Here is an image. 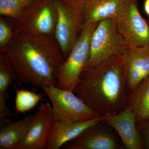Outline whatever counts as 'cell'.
Returning <instances> with one entry per match:
<instances>
[{
  "label": "cell",
  "instance_id": "13",
  "mask_svg": "<svg viewBox=\"0 0 149 149\" xmlns=\"http://www.w3.org/2000/svg\"><path fill=\"white\" fill-rule=\"evenodd\" d=\"M103 122L88 128L77 138L65 144L62 148L66 149L119 148L120 145L114 135L102 125Z\"/></svg>",
  "mask_w": 149,
  "mask_h": 149
},
{
  "label": "cell",
  "instance_id": "10",
  "mask_svg": "<svg viewBox=\"0 0 149 149\" xmlns=\"http://www.w3.org/2000/svg\"><path fill=\"white\" fill-rule=\"evenodd\" d=\"M104 123L116 131L126 148H143V144L137 128L136 118L128 108L116 114L105 116Z\"/></svg>",
  "mask_w": 149,
  "mask_h": 149
},
{
  "label": "cell",
  "instance_id": "2",
  "mask_svg": "<svg viewBox=\"0 0 149 149\" xmlns=\"http://www.w3.org/2000/svg\"><path fill=\"white\" fill-rule=\"evenodd\" d=\"M73 92L101 116L116 114L125 109L130 93L124 72L123 54L83 71Z\"/></svg>",
  "mask_w": 149,
  "mask_h": 149
},
{
  "label": "cell",
  "instance_id": "12",
  "mask_svg": "<svg viewBox=\"0 0 149 149\" xmlns=\"http://www.w3.org/2000/svg\"><path fill=\"white\" fill-rule=\"evenodd\" d=\"M123 57L124 72L131 93L149 75V46L128 48Z\"/></svg>",
  "mask_w": 149,
  "mask_h": 149
},
{
  "label": "cell",
  "instance_id": "5",
  "mask_svg": "<svg viewBox=\"0 0 149 149\" xmlns=\"http://www.w3.org/2000/svg\"><path fill=\"white\" fill-rule=\"evenodd\" d=\"M51 102L54 121H84L101 116L73 92L54 85L41 88Z\"/></svg>",
  "mask_w": 149,
  "mask_h": 149
},
{
  "label": "cell",
  "instance_id": "17",
  "mask_svg": "<svg viewBox=\"0 0 149 149\" xmlns=\"http://www.w3.org/2000/svg\"><path fill=\"white\" fill-rule=\"evenodd\" d=\"M17 76L8 59L2 54L0 58V119L9 118L13 114L7 106L9 97L8 88Z\"/></svg>",
  "mask_w": 149,
  "mask_h": 149
},
{
  "label": "cell",
  "instance_id": "15",
  "mask_svg": "<svg viewBox=\"0 0 149 149\" xmlns=\"http://www.w3.org/2000/svg\"><path fill=\"white\" fill-rule=\"evenodd\" d=\"M32 117L28 116L15 122L9 118L0 119V149H14L25 136Z\"/></svg>",
  "mask_w": 149,
  "mask_h": 149
},
{
  "label": "cell",
  "instance_id": "6",
  "mask_svg": "<svg viewBox=\"0 0 149 149\" xmlns=\"http://www.w3.org/2000/svg\"><path fill=\"white\" fill-rule=\"evenodd\" d=\"M115 19L128 48L149 46V24L140 13L137 0H124Z\"/></svg>",
  "mask_w": 149,
  "mask_h": 149
},
{
  "label": "cell",
  "instance_id": "22",
  "mask_svg": "<svg viewBox=\"0 0 149 149\" xmlns=\"http://www.w3.org/2000/svg\"><path fill=\"white\" fill-rule=\"evenodd\" d=\"M144 9L146 13L149 16V0H146L144 4Z\"/></svg>",
  "mask_w": 149,
  "mask_h": 149
},
{
  "label": "cell",
  "instance_id": "20",
  "mask_svg": "<svg viewBox=\"0 0 149 149\" xmlns=\"http://www.w3.org/2000/svg\"><path fill=\"white\" fill-rule=\"evenodd\" d=\"M13 32L9 24L1 18L0 19V47L1 50L5 47L12 37Z\"/></svg>",
  "mask_w": 149,
  "mask_h": 149
},
{
  "label": "cell",
  "instance_id": "16",
  "mask_svg": "<svg viewBox=\"0 0 149 149\" xmlns=\"http://www.w3.org/2000/svg\"><path fill=\"white\" fill-rule=\"evenodd\" d=\"M126 107L133 112L137 123L149 120V75L130 93Z\"/></svg>",
  "mask_w": 149,
  "mask_h": 149
},
{
  "label": "cell",
  "instance_id": "7",
  "mask_svg": "<svg viewBox=\"0 0 149 149\" xmlns=\"http://www.w3.org/2000/svg\"><path fill=\"white\" fill-rule=\"evenodd\" d=\"M54 1L57 13L55 37L65 60L82 30V16L74 0Z\"/></svg>",
  "mask_w": 149,
  "mask_h": 149
},
{
  "label": "cell",
  "instance_id": "8",
  "mask_svg": "<svg viewBox=\"0 0 149 149\" xmlns=\"http://www.w3.org/2000/svg\"><path fill=\"white\" fill-rule=\"evenodd\" d=\"M18 19L13 35L19 33L53 35L57 22L54 0H34Z\"/></svg>",
  "mask_w": 149,
  "mask_h": 149
},
{
  "label": "cell",
  "instance_id": "19",
  "mask_svg": "<svg viewBox=\"0 0 149 149\" xmlns=\"http://www.w3.org/2000/svg\"><path fill=\"white\" fill-rule=\"evenodd\" d=\"M30 4L24 0H6L0 1V14L18 19Z\"/></svg>",
  "mask_w": 149,
  "mask_h": 149
},
{
  "label": "cell",
  "instance_id": "1",
  "mask_svg": "<svg viewBox=\"0 0 149 149\" xmlns=\"http://www.w3.org/2000/svg\"><path fill=\"white\" fill-rule=\"evenodd\" d=\"M1 50L13 67L20 83L41 88L56 86L65 59L52 35L18 33L13 35Z\"/></svg>",
  "mask_w": 149,
  "mask_h": 149
},
{
  "label": "cell",
  "instance_id": "24",
  "mask_svg": "<svg viewBox=\"0 0 149 149\" xmlns=\"http://www.w3.org/2000/svg\"><path fill=\"white\" fill-rule=\"evenodd\" d=\"M6 1V0H0V1ZM25 1V0H24Z\"/></svg>",
  "mask_w": 149,
  "mask_h": 149
},
{
  "label": "cell",
  "instance_id": "18",
  "mask_svg": "<svg viewBox=\"0 0 149 149\" xmlns=\"http://www.w3.org/2000/svg\"><path fill=\"white\" fill-rule=\"evenodd\" d=\"M15 109L17 112L23 113L29 111L36 106L42 98L40 94L26 91L15 89Z\"/></svg>",
  "mask_w": 149,
  "mask_h": 149
},
{
  "label": "cell",
  "instance_id": "11",
  "mask_svg": "<svg viewBox=\"0 0 149 149\" xmlns=\"http://www.w3.org/2000/svg\"><path fill=\"white\" fill-rule=\"evenodd\" d=\"M105 116L84 121H54L47 141V149H59L87 129L103 122Z\"/></svg>",
  "mask_w": 149,
  "mask_h": 149
},
{
  "label": "cell",
  "instance_id": "4",
  "mask_svg": "<svg viewBox=\"0 0 149 149\" xmlns=\"http://www.w3.org/2000/svg\"><path fill=\"white\" fill-rule=\"evenodd\" d=\"M98 23L82 28L70 54L60 68L57 88L73 92L89 58L91 38Z\"/></svg>",
  "mask_w": 149,
  "mask_h": 149
},
{
  "label": "cell",
  "instance_id": "23",
  "mask_svg": "<svg viewBox=\"0 0 149 149\" xmlns=\"http://www.w3.org/2000/svg\"><path fill=\"white\" fill-rule=\"evenodd\" d=\"M26 1H27V3H29V4H31L32 3V2L34 0H25Z\"/></svg>",
  "mask_w": 149,
  "mask_h": 149
},
{
  "label": "cell",
  "instance_id": "14",
  "mask_svg": "<svg viewBox=\"0 0 149 149\" xmlns=\"http://www.w3.org/2000/svg\"><path fill=\"white\" fill-rule=\"evenodd\" d=\"M80 10L82 28L107 19L115 18L124 0H74Z\"/></svg>",
  "mask_w": 149,
  "mask_h": 149
},
{
  "label": "cell",
  "instance_id": "3",
  "mask_svg": "<svg viewBox=\"0 0 149 149\" xmlns=\"http://www.w3.org/2000/svg\"><path fill=\"white\" fill-rule=\"evenodd\" d=\"M128 48L118 30L115 18L99 22L91 38L89 58L83 71L122 55Z\"/></svg>",
  "mask_w": 149,
  "mask_h": 149
},
{
  "label": "cell",
  "instance_id": "21",
  "mask_svg": "<svg viewBox=\"0 0 149 149\" xmlns=\"http://www.w3.org/2000/svg\"><path fill=\"white\" fill-rule=\"evenodd\" d=\"M137 127L143 137L146 147L149 149V120L137 123Z\"/></svg>",
  "mask_w": 149,
  "mask_h": 149
},
{
  "label": "cell",
  "instance_id": "9",
  "mask_svg": "<svg viewBox=\"0 0 149 149\" xmlns=\"http://www.w3.org/2000/svg\"><path fill=\"white\" fill-rule=\"evenodd\" d=\"M54 122L52 104L42 103L32 119L24 138L14 149H47V141Z\"/></svg>",
  "mask_w": 149,
  "mask_h": 149
}]
</instances>
